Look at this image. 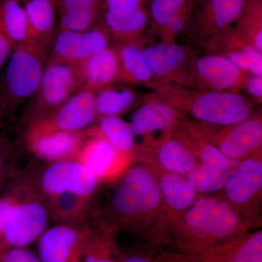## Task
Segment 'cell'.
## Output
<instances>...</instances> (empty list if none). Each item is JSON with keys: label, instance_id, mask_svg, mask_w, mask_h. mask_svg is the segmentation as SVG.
<instances>
[{"label": "cell", "instance_id": "obj_40", "mask_svg": "<svg viewBox=\"0 0 262 262\" xmlns=\"http://www.w3.org/2000/svg\"><path fill=\"white\" fill-rule=\"evenodd\" d=\"M15 199V194L13 189L9 187L6 193L0 195V251H5L4 231L7 218L10 208L14 203Z\"/></svg>", "mask_w": 262, "mask_h": 262}, {"label": "cell", "instance_id": "obj_15", "mask_svg": "<svg viewBox=\"0 0 262 262\" xmlns=\"http://www.w3.org/2000/svg\"><path fill=\"white\" fill-rule=\"evenodd\" d=\"M86 137L84 130L25 132L24 135L29 151L49 163L77 160Z\"/></svg>", "mask_w": 262, "mask_h": 262}, {"label": "cell", "instance_id": "obj_20", "mask_svg": "<svg viewBox=\"0 0 262 262\" xmlns=\"http://www.w3.org/2000/svg\"><path fill=\"white\" fill-rule=\"evenodd\" d=\"M81 89L98 90L121 83L120 63L114 45L76 65Z\"/></svg>", "mask_w": 262, "mask_h": 262}, {"label": "cell", "instance_id": "obj_32", "mask_svg": "<svg viewBox=\"0 0 262 262\" xmlns=\"http://www.w3.org/2000/svg\"><path fill=\"white\" fill-rule=\"evenodd\" d=\"M234 28L244 41L262 53V0H246Z\"/></svg>", "mask_w": 262, "mask_h": 262}, {"label": "cell", "instance_id": "obj_39", "mask_svg": "<svg viewBox=\"0 0 262 262\" xmlns=\"http://www.w3.org/2000/svg\"><path fill=\"white\" fill-rule=\"evenodd\" d=\"M0 262H42L32 251L25 248H11L0 255Z\"/></svg>", "mask_w": 262, "mask_h": 262}, {"label": "cell", "instance_id": "obj_26", "mask_svg": "<svg viewBox=\"0 0 262 262\" xmlns=\"http://www.w3.org/2000/svg\"><path fill=\"white\" fill-rule=\"evenodd\" d=\"M45 199L50 220L56 225L85 226L91 198L63 193Z\"/></svg>", "mask_w": 262, "mask_h": 262}, {"label": "cell", "instance_id": "obj_16", "mask_svg": "<svg viewBox=\"0 0 262 262\" xmlns=\"http://www.w3.org/2000/svg\"><path fill=\"white\" fill-rule=\"evenodd\" d=\"M195 0H149L147 8L152 34L163 42H177L185 32Z\"/></svg>", "mask_w": 262, "mask_h": 262}, {"label": "cell", "instance_id": "obj_25", "mask_svg": "<svg viewBox=\"0 0 262 262\" xmlns=\"http://www.w3.org/2000/svg\"><path fill=\"white\" fill-rule=\"evenodd\" d=\"M148 42L112 44L115 46L120 63L121 83L130 85L144 84L149 87L153 75L144 54V46Z\"/></svg>", "mask_w": 262, "mask_h": 262}, {"label": "cell", "instance_id": "obj_11", "mask_svg": "<svg viewBox=\"0 0 262 262\" xmlns=\"http://www.w3.org/2000/svg\"><path fill=\"white\" fill-rule=\"evenodd\" d=\"M91 229L63 225L46 229L38 239V256L42 262H82Z\"/></svg>", "mask_w": 262, "mask_h": 262}, {"label": "cell", "instance_id": "obj_19", "mask_svg": "<svg viewBox=\"0 0 262 262\" xmlns=\"http://www.w3.org/2000/svg\"><path fill=\"white\" fill-rule=\"evenodd\" d=\"M144 99L129 123L134 136L147 138L158 132L170 135L184 115L177 108L149 94Z\"/></svg>", "mask_w": 262, "mask_h": 262}, {"label": "cell", "instance_id": "obj_1", "mask_svg": "<svg viewBox=\"0 0 262 262\" xmlns=\"http://www.w3.org/2000/svg\"><path fill=\"white\" fill-rule=\"evenodd\" d=\"M151 97L167 103L201 124L230 126L253 116L251 101L239 93L206 91L151 83Z\"/></svg>", "mask_w": 262, "mask_h": 262}, {"label": "cell", "instance_id": "obj_46", "mask_svg": "<svg viewBox=\"0 0 262 262\" xmlns=\"http://www.w3.org/2000/svg\"><path fill=\"white\" fill-rule=\"evenodd\" d=\"M3 252V251H0V255H1V253Z\"/></svg>", "mask_w": 262, "mask_h": 262}, {"label": "cell", "instance_id": "obj_2", "mask_svg": "<svg viewBox=\"0 0 262 262\" xmlns=\"http://www.w3.org/2000/svg\"><path fill=\"white\" fill-rule=\"evenodd\" d=\"M186 229L175 244L184 254L194 256L241 235L238 215L227 202L213 198L196 200L187 210Z\"/></svg>", "mask_w": 262, "mask_h": 262}, {"label": "cell", "instance_id": "obj_4", "mask_svg": "<svg viewBox=\"0 0 262 262\" xmlns=\"http://www.w3.org/2000/svg\"><path fill=\"white\" fill-rule=\"evenodd\" d=\"M49 57L50 50L29 41L13 50L5 66L0 86L6 118L13 116L36 92Z\"/></svg>", "mask_w": 262, "mask_h": 262}, {"label": "cell", "instance_id": "obj_14", "mask_svg": "<svg viewBox=\"0 0 262 262\" xmlns=\"http://www.w3.org/2000/svg\"><path fill=\"white\" fill-rule=\"evenodd\" d=\"M220 127V130L213 136L203 134L205 139H213V145L229 160L236 161L246 159L248 155L261 149V117L253 115L239 123Z\"/></svg>", "mask_w": 262, "mask_h": 262}, {"label": "cell", "instance_id": "obj_28", "mask_svg": "<svg viewBox=\"0 0 262 262\" xmlns=\"http://www.w3.org/2000/svg\"><path fill=\"white\" fill-rule=\"evenodd\" d=\"M161 166L171 173L187 174L196 165V158L190 146L181 138L165 136L160 141L158 154Z\"/></svg>", "mask_w": 262, "mask_h": 262}, {"label": "cell", "instance_id": "obj_42", "mask_svg": "<svg viewBox=\"0 0 262 262\" xmlns=\"http://www.w3.org/2000/svg\"><path fill=\"white\" fill-rule=\"evenodd\" d=\"M244 89L248 94L256 100L258 103H261L262 99V75H255L249 74Z\"/></svg>", "mask_w": 262, "mask_h": 262}, {"label": "cell", "instance_id": "obj_10", "mask_svg": "<svg viewBox=\"0 0 262 262\" xmlns=\"http://www.w3.org/2000/svg\"><path fill=\"white\" fill-rule=\"evenodd\" d=\"M97 119L95 94L80 89L46 118L27 127L25 132L83 131Z\"/></svg>", "mask_w": 262, "mask_h": 262}, {"label": "cell", "instance_id": "obj_22", "mask_svg": "<svg viewBox=\"0 0 262 262\" xmlns=\"http://www.w3.org/2000/svg\"><path fill=\"white\" fill-rule=\"evenodd\" d=\"M262 162L258 158H246L229 174L224 190L229 203L246 205L261 192Z\"/></svg>", "mask_w": 262, "mask_h": 262}, {"label": "cell", "instance_id": "obj_41", "mask_svg": "<svg viewBox=\"0 0 262 262\" xmlns=\"http://www.w3.org/2000/svg\"><path fill=\"white\" fill-rule=\"evenodd\" d=\"M14 48L0 22V70L4 68Z\"/></svg>", "mask_w": 262, "mask_h": 262}, {"label": "cell", "instance_id": "obj_21", "mask_svg": "<svg viewBox=\"0 0 262 262\" xmlns=\"http://www.w3.org/2000/svg\"><path fill=\"white\" fill-rule=\"evenodd\" d=\"M189 262H262V232L241 234L235 238L194 256Z\"/></svg>", "mask_w": 262, "mask_h": 262}, {"label": "cell", "instance_id": "obj_6", "mask_svg": "<svg viewBox=\"0 0 262 262\" xmlns=\"http://www.w3.org/2000/svg\"><path fill=\"white\" fill-rule=\"evenodd\" d=\"M80 89L76 65L49 58L40 83L20 117L22 130L46 118Z\"/></svg>", "mask_w": 262, "mask_h": 262}, {"label": "cell", "instance_id": "obj_18", "mask_svg": "<svg viewBox=\"0 0 262 262\" xmlns=\"http://www.w3.org/2000/svg\"><path fill=\"white\" fill-rule=\"evenodd\" d=\"M77 160L98 182L113 178L120 173L130 157L119 152L110 143L96 135H86Z\"/></svg>", "mask_w": 262, "mask_h": 262}, {"label": "cell", "instance_id": "obj_44", "mask_svg": "<svg viewBox=\"0 0 262 262\" xmlns=\"http://www.w3.org/2000/svg\"><path fill=\"white\" fill-rule=\"evenodd\" d=\"M5 119H6V115H5L4 103H3V98L0 94V129L3 127Z\"/></svg>", "mask_w": 262, "mask_h": 262}, {"label": "cell", "instance_id": "obj_9", "mask_svg": "<svg viewBox=\"0 0 262 262\" xmlns=\"http://www.w3.org/2000/svg\"><path fill=\"white\" fill-rule=\"evenodd\" d=\"M246 0H198L185 32L193 44L203 43L234 27Z\"/></svg>", "mask_w": 262, "mask_h": 262}, {"label": "cell", "instance_id": "obj_30", "mask_svg": "<svg viewBox=\"0 0 262 262\" xmlns=\"http://www.w3.org/2000/svg\"><path fill=\"white\" fill-rule=\"evenodd\" d=\"M97 119L119 116L130 110L137 103L138 96L129 88L116 84L103 88L94 92Z\"/></svg>", "mask_w": 262, "mask_h": 262}, {"label": "cell", "instance_id": "obj_29", "mask_svg": "<svg viewBox=\"0 0 262 262\" xmlns=\"http://www.w3.org/2000/svg\"><path fill=\"white\" fill-rule=\"evenodd\" d=\"M28 1L0 0V22L14 49L29 42Z\"/></svg>", "mask_w": 262, "mask_h": 262}, {"label": "cell", "instance_id": "obj_12", "mask_svg": "<svg viewBox=\"0 0 262 262\" xmlns=\"http://www.w3.org/2000/svg\"><path fill=\"white\" fill-rule=\"evenodd\" d=\"M144 54L152 72V83L177 86L196 55L189 46L163 42L146 43Z\"/></svg>", "mask_w": 262, "mask_h": 262}, {"label": "cell", "instance_id": "obj_13", "mask_svg": "<svg viewBox=\"0 0 262 262\" xmlns=\"http://www.w3.org/2000/svg\"><path fill=\"white\" fill-rule=\"evenodd\" d=\"M111 45L110 35L102 21L84 32L57 29L49 58L77 65Z\"/></svg>", "mask_w": 262, "mask_h": 262}, {"label": "cell", "instance_id": "obj_8", "mask_svg": "<svg viewBox=\"0 0 262 262\" xmlns=\"http://www.w3.org/2000/svg\"><path fill=\"white\" fill-rule=\"evenodd\" d=\"M31 177L37 190L45 198L63 193L91 198L99 183L78 160L49 163Z\"/></svg>", "mask_w": 262, "mask_h": 262}, {"label": "cell", "instance_id": "obj_7", "mask_svg": "<svg viewBox=\"0 0 262 262\" xmlns=\"http://www.w3.org/2000/svg\"><path fill=\"white\" fill-rule=\"evenodd\" d=\"M249 75L220 55H196L179 86L206 91L239 93Z\"/></svg>", "mask_w": 262, "mask_h": 262}, {"label": "cell", "instance_id": "obj_43", "mask_svg": "<svg viewBox=\"0 0 262 262\" xmlns=\"http://www.w3.org/2000/svg\"><path fill=\"white\" fill-rule=\"evenodd\" d=\"M118 262H157L146 256L141 255H131L120 260Z\"/></svg>", "mask_w": 262, "mask_h": 262}, {"label": "cell", "instance_id": "obj_47", "mask_svg": "<svg viewBox=\"0 0 262 262\" xmlns=\"http://www.w3.org/2000/svg\"><path fill=\"white\" fill-rule=\"evenodd\" d=\"M196 1H198V0H195V2H196Z\"/></svg>", "mask_w": 262, "mask_h": 262}, {"label": "cell", "instance_id": "obj_35", "mask_svg": "<svg viewBox=\"0 0 262 262\" xmlns=\"http://www.w3.org/2000/svg\"><path fill=\"white\" fill-rule=\"evenodd\" d=\"M58 30L84 32L101 23V8L68 12L58 15Z\"/></svg>", "mask_w": 262, "mask_h": 262}, {"label": "cell", "instance_id": "obj_17", "mask_svg": "<svg viewBox=\"0 0 262 262\" xmlns=\"http://www.w3.org/2000/svg\"><path fill=\"white\" fill-rule=\"evenodd\" d=\"M200 48L207 53L223 56L248 74L262 75L261 52L239 37L234 27L208 39Z\"/></svg>", "mask_w": 262, "mask_h": 262}, {"label": "cell", "instance_id": "obj_33", "mask_svg": "<svg viewBox=\"0 0 262 262\" xmlns=\"http://www.w3.org/2000/svg\"><path fill=\"white\" fill-rule=\"evenodd\" d=\"M232 170L219 168L210 164H196L187 174L186 180L196 193L211 194L223 189Z\"/></svg>", "mask_w": 262, "mask_h": 262}, {"label": "cell", "instance_id": "obj_34", "mask_svg": "<svg viewBox=\"0 0 262 262\" xmlns=\"http://www.w3.org/2000/svg\"><path fill=\"white\" fill-rule=\"evenodd\" d=\"M110 234L103 229H91L82 262H118Z\"/></svg>", "mask_w": 262, "mask_h": 262}, {"label": "cell", "instance_id": "obj_31", "mask_svg": "<svg viewBox=\"0 0 262 262\" xmlns=\"http://www.w3.org/2000/svg\"><path fill=\"white\" fill-rule=\"evenodd\" d=\"M158 183L161 198L171 209L186 211L196 200L198 193L182 176L171 173L165 174Z\"/></svg>", "mask_w": 262, "mask_h": 262}, {"label": "cell", "instance_id": "obj_27", "mask_svg": "<svg viewBox=\"0 0 262 262\" xmlns=\"http://www.w3.org/2000/svg\"><path fill=\"white\" fill-rule=\"evenodd\" d=\"M89 128L86 135L101 136L121 154L130 157L135 148V136L130 124L119 116L102 117L96 120Z\"/></svg>", "mask_w": 262, "mask_h": 262}, {"label": "cell", "instance_id": "obj_38", "mask_svg": "<svg viewBox=\"0 0 262 262\" xmlns=\"http://www.w3.org/2000/svg\"><path fill=\"white\" fill-rule=\"evenodd\" d=\"M58 15L68 12L101 8V0H56Z\"/></svg>", "mask_w": 262, "mask_h": 262}, {"label": "cell", "instance_id": "obj_37", "mask_svg": "<svg viewBox=\"0 0 262 262\" xmlns=\"http://www.w3.org/2000/svg\"><path fill=\"white\" fill-rule=\"evenodd\" d=\"M149 2V0H103L101 10L103 13L115 16H125L146 6Z\"/></svg>", "mask_w": 262, "mask_h": 262}, {"label": "cell", "instance_id": "obj_5", "mask_svg": "<svg viewBox=\"0 0 262 262\" xmlns=\"http://www.w3.org/2000/svg\"><path fill=\"white\" fill-rule=\"evenodd\" d=\"M161 199L154 175L145 167H134L125 172L115 188L110 211L118 222L131 226L156 210Z\"/></svg>", "mask_w": 262, "mask_h": 262}, {"label": "cell", "instance_id": "obj_23", "mask_svg": "<svg viewBox=\"0 0 262 262\" xmlns=\"http://www.w3.org/2000/svg\"><path fill=\"white\" fill-rule=\"evenodd\" d=\"M101 21L113 44L148 42L150 34H152L146 6L125 16L102 13Z\"/></svg>", "mask_w": 262, "mask_h": 262}, {"label": "cell", "instance_id": "obj_36", "mask_svg": "<svg viewBox=\"0 0 262 262\" xmlns=\"http://www.w3.org/2000/svg\"><path fill=\"white\" fill-rule=\"evenodd\" d=\"M15 149L13 141L5 136L0 135V194L15 175L13 159Z\"/></svg>", "mask_w": 262, "mask_h": 262}, {"label": "cell", "instance_id": "obj_45", "mask_svg": "<svg viewBox=\"0 0 262 262\" xmlns=\"http://www.w3.org/2000/svg\"><path fill=\"white\" fill-rule=\"evenodd\" d=\"M177 258H174L175 260H169V261H166V260H165V261L164 262H189L187 260V261H184V259H183L182 257H181V256H177V257H175Z\"/></svg>", "mask_w": 262, "mask_h": 262}, {"label": "cell", "instance_id": "obj_24", "mask_svg": "<svg viewBox=\"0 0 262 262\" xmlns=\"http://www.w3.org/2000/svg\"><path fill=\"white\" fill-rule=\"evenodd\" d=\"M27 12L29 42L51 51L57 31L56 0H29Z\"/></svg>", "mask_w": 262, "mask_h": 262}, {"label": "cell", "instance_id": "obj_3", "mask_svg": "<svg viewBox=\"0 0 262 262\" xmlns=\"http://www.w3.org/2000/svg\"><path fill=\"white\" fill-rule=\"evenodd\" d=\"M13 181L10 187L15 199L5 224V250L25 248L39 239L50 221L46 199L37 190L31 175H20Z\"/></svg>", "mask_w": 262, "mask_h": 262}]
</instances>
